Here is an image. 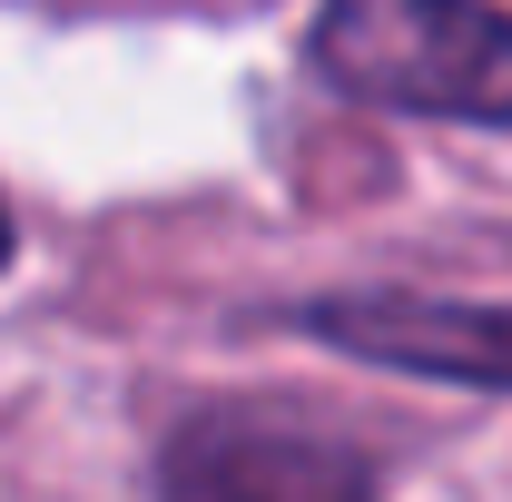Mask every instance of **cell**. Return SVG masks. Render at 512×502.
<instances>
[{
    "label": "cell",
    "mask_w": 512,
    "mask_h": 502,
    "mask_svg": "<svg viewBox=\"0 0 512 502\" xmlns=\"http://www.w3.org/2000/svg\"><path fill=\"white\" fill-rule=\"evenodd\" d=\"M306 60L325 89L394 119L512 128V10L493 0H325Z\"/></svg>",
    "instance_id": "1"
},
{
    "label": "cell",
    "mask_w": 512,
    "mask_h": 502,
    "mask_svg": "<svg viewBox=\"0 0 512 502\" xmlns=\"http://www.w3.org/2000/svg\"><path fill=\"white\" fill-rule=\"evenodd\" d=\"M158 502H384L365 443L296 404H197L158 443Z\"/></svg>",
    "instance_id": "2"
},
{
    "label": "cell",
    "mask_w": 512,
    "mask_h": 502,
    "mask_svg": "<svg viewBox=\"0 0 512 502\" xmlns=\"http://www.w3.org/2000/svg\"><path fill=\"white\" fill-rule=\"evenodd\" d=\"M296 335H316L335 355H365V365H394V375H444V384L512 394V306L375 286V296H316V306H296Z\"/></svg>",
    "instance_id": "3"
},
{
    "label": "cell",
    "mask_w": 512,
    "mask_h": 502,
    "mask_svg": "<svg viewBox=\"0 0 512 502\" xmlns=\"http://www.w3.org/2000/svg\"><path fill=\"white\" fill-rule=\"evenodd\" d=\"M10 247H20V237H10V207H0V266H10Z\"/></svg>",
    "instance_id": "4"
}]
</instances>
